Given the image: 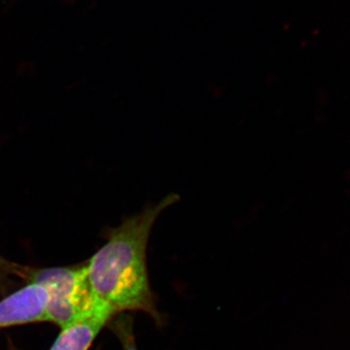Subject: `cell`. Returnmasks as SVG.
I'll return each mask as SVG.
<instances>
[{"instance_id":"6da1fadb","label":"cell","mask_w":350,"mask_h":350,"mask_svg":"<svg viewBox=\"0 0 350 350\" xmlns=\"http://www.w3.org/2000/svg\"><path fill=\"white\" fill-rule=\"evenodd\" d=\"M178 199L175 194L167 196L155 206L126 218L111 230L107 243L85 264L94 298L113 314L138 310L160 321L149 284L146 248L159 215Z\"/></svg>"},{"instance_id":"7a4b0ae2","label":"cell","mask_w":350,"mask_h":350,"mask_svg":"<svg viewBox=\"0 0 350 350\" xmlns=\"http://www.w3.org/2000/svg\"><path fill=\"white\" fill-rule=\"evenodd\" d=\"M38 282L49 294L46 322L63 330L82 320L111 310L94 298L88 282L85 264L55 268H31L27 282Z\"/></svg>"},{"instance_id":"3957f363","label":"cell","mask_w":350,"mask_h":350,"mask_svg":"<svg viewBox=\"0 0 350 350\" xmlns=\"http://www.w3.org/2000/svg\"><path fill=\"white\" fill-rule=\"evenodd\" d=\"M49 294L44 285L27 282L0 301V329L46 322Z\"/></svg>"},{"instance_id":"277c9868","label":"cell","mask_w":350,"mask_h":350,"mask_svg":"<svg viewBox=\"0 0 350 350\" xmlns=\"http://www.w3.org/2000/svg\"><path fill=\"white\" fill-rule=\"evenodd\" d=\"M112 319V315L101 313L66 327L57 336L50 350L89 349L103 327Z\"/></svg>"},{"instance_id":"5b68a950","label":"cell","mask_w":350,"mask_h":350,"mask_svg":"<svg viewBox=\"0 0 350 350\" xmlns=\"http://www.w3.org/2000/svg\"><path fill=\"white\" fill-rule=\"evenodd\" d=\"M31 267L22 266L9 261L0 254V293H5L14 284V280L19 278L27 282Z\"/></svg>"},{"instance_id":"8992f818","label":"cell","mask_w":350,"mask_h":350,"mask_svg":"<svg viewBox=\"0 0 350 350\" xmlns=\"http://www.w3.org/2000/svg\"><path fill=\"white\" fill-rule=\"evenodd\" d=\"M112 328L118 336L125 350H137L133 333V321L130 317H119L113 322Z\"/></svg>"}]
</instances>
